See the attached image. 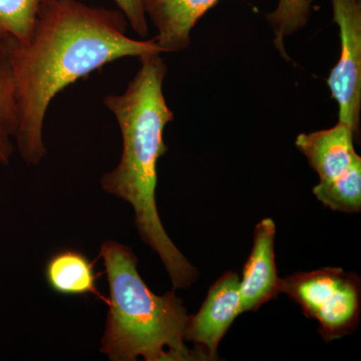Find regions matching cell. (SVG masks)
Segmentation results:
<instances>
[{
    "mask_svg": "<svg viewBox=\"0 0 361 361\" xmlns=\"http://www.w3.org/2000/svg\"><path fill=\"white\" fill-rule=\"evenodd\" d=\"M128 25L118 9L54 0L40 13L30 42L0 44L16 87L14 139L27 165H39L47 154L44 118L61 90L113 61L161 52L155 39L128 37Z\"/></svg>",
    "mask_w": 361,
    "mask_h": 361,
    "instance_id": "6da1fadb",
    "label": "cell"
},
{
    "mask_svg": "<svg viewBox=\"0 0 361 361\" xmlns=\"http://www.w3.org/2000/svg\"><path fill=\"white\" fill-rule=\"evenodd\" d=\"M161 54L139 58V71L125 92L104 97L120 127L123 149L118 166L102 177L101 186L132 205L140 236L160 256L174 289H183L196 281L198 271L168 236L156 203L157 165L168 152L164 132L174 120L164 96L167 65Z\"/></svg>",
    "mask_w": 361,
    "mask_h": 361,
    "instance_id": "7a4b0ae2",
    "label": "cell"
},
{
    "mask_svg": "<svg viewBox=\"0 0 361 361\" xmlns=\"http://www.w3.org/2000/svg\"><path fill=\"white\" fill-rule=\"evenodd\" d=\"M99 254L110 286L101 353L113 361L205 360L185 344L189 316L179 297L154 293L140 276L129 247L106 241Z\"/></svg>",
    "mask_w": 361,
    "mask_h": 361,
    "instance_id": "3957f363",
    "label": "cell"
},
{
    "mask_svg": "<svg viewBox=\"0 0 361 361\" xmlns=\"http://www.w3.org/2000/svg\"><path fill=\"white\" fill-rule=\"evenodd\" d=\"M280 293L300 305L304 314L319 323L326 341L341 338L358 326L360 317V278L341 268L299 272L280 279Z\"/></svg>",
    "mask_w": 361,
    "mask_h": 361,
    "instance_id": "277c9868",
    "label": "cell"
},
{
    "mask_svg": "<svg viewBox=\"0 0 361 361\" xmlns=\"http://www.w3.org/2000/svg\"><path fill=\"white\" fill-rule=\"evenodd\" d=\"M334 21L338 25L341 56L330 71L327 85L338 104V121L348 123L360 137L361 110V2L330 0Z\"/></svg>",
    "mask_w": 361,
    "mask_h": 361,
    "instance_id": "5b68a950",
    "label": "cell"
},
{
    "mask_svg": "<svg viewBox=\"0 0 361 361\" xmlns=\"http://www.w3.org/2000/svg\"><path fill=\"white\" fill-rule=\"evenodd\" d=\"M240 314V277L228 272L211 287L199 312L188 317L185 341L193 342L205 360H216L221 341Z\"/></svg>",
    "mask_w": 361,
    "mask_h": 361,
    "instance_id": "8992f818",
    "label": "cell"
},
{
    "mask_svg": "<svg viewBox=\"0 0 361 361\" xmlns=\"http://www.w3.org/2000/svg\"><path fill=\"white\" fill-rule=\"evenodd\" d=\"M276 227L271 218L256 225L250 256L240 279V312L257 310L280 293V278L275 264Z\"/></svg>",
    "mask_w": 361,
    "mask_h": 361,
    "instance_id": "52a82bcc",
    "label": "cell"
},
{
    "mask_svg": "<svg viewBox=\"0 0 361 361\" xmlns=\"http://www.w3.org/2000/svg\"><path fill=\"white\" fill-rule=\"evenodd\" d=\"M355 135L348 123L338 121L331 129L300 134L297 149L317 173L319 182H329L345 172L360 158L355 149Z\"/></svg>",
    "mask_w": 361,
    "mask_h": 361,
    "instance_id": "ba28073f",
    "label": "cell"
},
{
    "mask_svg": "<svg viewBox=\"0 0 361 361\" xmlns=\"http://www.w3.org/2000/svg\"><path fill=\"white\" fill-rule=\"evenodd\" d=\"M219 0H144L145 13L157 30L156 44L161 52L184 51L191 32Z\"/></svg>",
    "mask_w": 361,
    "mask_h": 361,
    "instance_id": "9c48e42d",
    "label": "cell"
},
{
    "mask_svg": "<svg viewBox=\"0 0 361 361\" xmlns=\"http://www.w3.org/2000/svg\"><path fill=\"white\" fill-rule=\"evenodd\" d=\"M45 279L52 291L66 296L94 295L108 303L97 287L99 274L85 254L63 250L52 256L45 266Z\"/></svg>",
    "mask_w": 361,
    "mask_h": 361,
    "instance_id": "30bf717a",
    "label": "cell"
},
{
    "mask_svg": "<svg viewBox=\"0 0 361 361\" xmlns=\"http://www.w3.org/2000/svg\"><path fill=\"white\" fill-rule=\"evenodd\" d=\"M54 0H0V44L32 39L40 13Z\"/></svg>",
    "mask_w": 361,
    "mask_h": 361,
    "instance_id": "8fae6325",
    "label": "cell"
},
{
    "mask_svg": "<svg viewBox=\"0 0 361 361\" xmlns=\"http://www.w3.org/2000/svg\"><path fill=\"white\" fill-rule=\"evenodd\" d=\"M313 193L323 205L344 213L361 210V158L336 179L319 182Z\"/></svg>",
    "mask_w": 361,
    "mask_h": 361,
    "instance_id": "7c38bea8",
    "label": "cell"
},
{
    "mask_svg": "<svg viewBox=\"0 0 361 361\" xmlns=\"http://www.w3.org/2000/svg\"><path fill=\"white\" fill-rule=\"evenodd\" d=\"M18 104L11 71L0 54V165H7L13 157L11 141L18 130Z\"/></svg>",
    "mask_w": 361,
    "mask_h": 361,
    "instance_id": "4fadbf2b",
    "label": "cell"
},
{
    "mask_svg": "<svg viewBox=\"0 0 361 361\" xmlns=\"http://www.w3.org/2000/svg\"><path fill=\"white\" fill-rule=\"evenodd\" d=\"M312 11V0H279L267 18L274 32V44L282 58L289 59L285 39L307 25Z\"/></svg>",
    "mask_w": 361,
    "mask_h": 361,
    "instance_id": "5bb4252c",
    "label": "cell"
},
{
    "mask_svg": "<svg viewBox=\"0 0 361 361\" xmlns=\"http://www.w3.org/2000/svg\"><path fill=\"white\" fill-rule=\"evenodd\" d=\"M121 11L127 18L133 30L140 37L148 35L149 26L145 13L144 0H113Z\"/></svg>",
    "mask_w": 361,
    "mask_h": 361,
    "instance_id": "9a60e30c",
    "label": "cell"
},
{
    "mask_svg": "<svg viewBox=\"0 0 361 361\" xmlns=\"http://www.w3.org/2000/svg\"><path fill=\"white\" fill-rule=\"evenodd\" d=\"M0 54H1V44H0Z\"/></svg>",
    "mask_w": 361,
    "mask_h": 361,
    "instance_id": "2e32d148",
    "label": "cell"
}]
</instances>
